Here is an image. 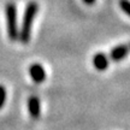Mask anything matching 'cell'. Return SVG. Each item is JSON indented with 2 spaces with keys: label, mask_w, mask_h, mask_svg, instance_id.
<instances>
[{
  "label": "cell",
  "mask_w": 130,
  "mask_h": 130,
  "mask_svg": "<svg viewBox=\"0 0 130 130\" xmlns=\"http://www.w3.org/2000/svg\"><path fill=\"white\" fill-rule=\"evenodd\" d=\"M39 12V4L36 1H29L25 10H24L23 19H22V24L19 28V34L18 39L21 40L22 43H28L30 40V35H31V28L34 21L36 18V14Z\"/></svg>",
  "instance_id": "obj_1"
},
{
  "label": "cell",
  "mask_w": 130,
  "mask_h": 130,
  "mask_svg": "<svg viewBox=\"0 0 130 130\" xmlns=\"http://www.w3.org/2000/svg\"><path fill=\"white\" fill-rule=\"evenodd\" d=\"M5 17H6V30L11 41H16L18 39L19 28L17 19V6L14 3L9 1L5 5Z\"/></svg>",
  "instance_id": "obj_2"
},
{
  "label": "cell",
  "mask_w": 130,
  "mask_h": 130,
  "mask_svg": "<svg viewBox=\"0 0 130 130\" xmlns=\"http://www.w3.org/2000/svg\"><path fill=\"white\" fill-rule=\"evenodd\" d=\"M29 76L32 79V82H35L36 84L43 83L47 77L45 68L39 63H34L29 66Z\"/></svg>",
  "instance_id": "obj_3"
},
{
  "label": "cell",
  "mask_w": 130,
  "mask_h": 130,
  "mask_svg": "<svg viewBox=\"0 0 130 130\" xmlns=\"http://www.w3.org/2000/svg\"><path fill=\"white\" fill-rule=\"evenodd\" d=\"M130 52L129 45H118V46L113 47L110 52V58L113 61H119L123 60Z\"/></svg>",
  "instance_id": "obj_4"
},
{
  "label": "cell",
  "mask_w": 130,
  "mask_h": 130,
  "mask_svg": "<svg viewBox=\"0 0 130 130\" xmlns=\"http://www.w3.org/2000/svg\"><path fill=\"white\" fill-rule=\"evenodd\" d=\"M28 111L32 119H37L41 115V102L36 95H31L28 99Z\"/></svg>",
  "instance_id": "obj_5"
},
{
  "label": "cell",
  "mask_w": 130,
  "mask_h": 130,
  "mask_svg": "<svg viewBox=\"0 0 130 130\" xmlns=\"http://www.w3.org/2000/svg\"><path fill=\"white\" fill-rule=\"evenodd\" d=\"M93 65L94 68L99 71H105L110 65V60H108V57L102 53V52H98L96 54H94L93 57Z\"/></svg>",
  "instance_id": "obj_6"
},
{
  "label": "cell",
  "mask_w": 130,
  "mask_h": 130,
  "mask_svg": "<svg viewBox=\"0 0 130 130\" xmlns=\"http://www.w3.org/2000/svg\"><path fill=\"white\" fill-rule=\"evenodd\" d=\"M118 4H119V7H121L122 11H123L126 16L130 17V0H119Z\"/></svg>",
  "instance_id": "obj_7"
},
{
  "label": "cell",
  "mask_w": 130,
  "mask_h": 130,
  "mask_svg": "<svg viewBox=\"0 0 130 130\" xmlns=\"http://www.w3.org/2000/svg\"><path fill=\"white\" fill-rule=\"evenodd\" d=\"M6 96H7V92H6V88H5L3 84H0V110L3 108V106L5 105V101H6Z\"/></svg>",
  "instance_id": "obj_8"
},
{
  "label": "cell",
  "mask_w": 130,
  "mask_h": 130,
  "mask_svg": "<svg viewBox=\"0 0 130 130\" xmlns=\"http://www.w3.org/2000/svg\"><path fill=\"white\" fill-rule=\"evenodd\" d=\"M82 1H83L86 5H93V4H95L96 0H82Z\"/></svg>",
  "instance_id": "obj_9"
},
{
  "label": "cell",
  "mask_w": 130,
  "mask_h": 130,
  "mask_svg": "<svg viewBox=\"0 0 130 130\" xmlns=\"http://www.w3.org/2000/svg\"><path fill=\"white\" fill-rule=\"evenodd\" d=\"M129 46H130V45H129Z\"/></svg>",
  "instance_id": "obj_10"
}]
</instances>
